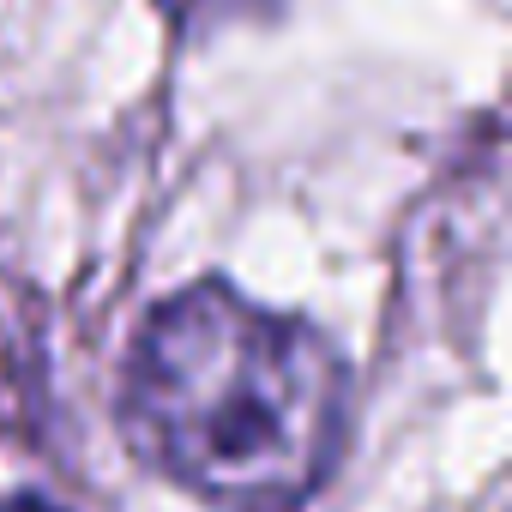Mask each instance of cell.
Masks as SVG:
<instances>
[{"label":"cell","instance_id":"6da1fadb","mask_svg":"<svg viewBox=\"0 0 512 512\" xmlns=\"http://www.w3.org/2000/svg\"><path fill=\"white\" fill-rule=\"evenodd\" d=\"M121 422L181 488L278 512L326 482L350 428V374L326 332L229 284H187L127 350Z\"/></svg>","mask_w":512,"mask_h":512},{"label":"cell","instance_id":"7a4b0ae2","mask_svg":"<svg viewBox=\"0 0 512 512\" xmlns=\"http://www.w3.org/2000/svg\"><path fill=\"white\" fill-rule=\"evenodd\" d=\"M163 7L181 25H217V19H241V13H260L272 0H163Z\"/></svg>","mask_w":512,"mask_h":512},{"label":"cell","instance_id":"3957f363","mask_svg":"<svg viewBox=\"0 0 512 512\" xmlns=\"http://www.w3.org/2000/svg\"><path fill=\"white\" fill-rule=\"evenodd\" d=\"M0 512H61V506H49L37 494H13V500H0Z\"/></svg>","mask_w":512,"mask_h":512}]
</instances>
